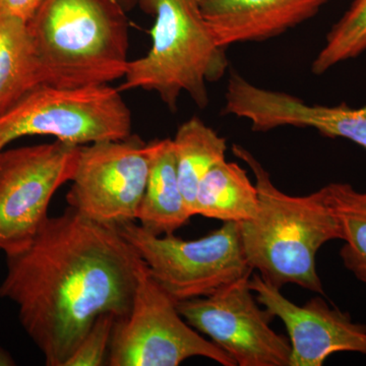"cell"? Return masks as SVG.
Returning a JSON list of instances; mask_svg holds the SVG:
<instances>
[{"instance_id": "6da1fadb", "label": "cell", "mask_w": 366, "mask_h": 366, "mask_svg": "<svg viewBox=\"0 0 366 366\" xmlns=\"http://www.w3.org/2000/svg\"><path fill=\"white\" fill-rule=\"evenodd\" d=\"M0 297L44 356L64 366L99 315L129 312L144 261L118 227L69 207L49 217L30 244L6 255Z\"/></svg>"}, {"instance_id": "7a4b0ae2", "label": "cell", "mask_w": 366, "mask_h": 366, "mask_svg": "<svg viewBox=\"0 0 366 366\" xmlns=\"http://www.w3.org/2000/svg\"><path fill=\"white\" fill-rule=\"evenodd\" d=\"M232 152L254 173L259 196L257 216L239 223L250 268L274 287L295 284L324 295L315 257L327 242L343 239L326 187L307 196H289L244 147L234 144Z\"/></svg>"}, {"instance_id": "3957f363", "label": "cell", "mask_w": 366, "mask_h": 366, "mask_svg": "<svg viewBox=\"0 0 366 366\" xmlns=\"http://www.w3.org/2000/svg\"><path fill=\"white\" fill-rule=\"evenodd\" d=\"M117 0H43L29 30L43 85H109L124 79L129 24Z\"/></svg>"}, {"instance_id": "277c9868", "label": "cell", "mask_w": 366, "mask_h": 366, "mask_svg": "<svg viewBox=\"0 0 366 366\" xmlns=\"http://www.w3.org/2000/svg\"><path fill=\"white\" fill-rule=\"evenodd\" d=\"M151 14L150 50L129 60L120 92H155L171 112L189 94L201 109L208 106V84L222 79L229 62L204 18L202 0H137Z\"/></svg>"}, {"instance_id": "5b68a950", "label": "cell", "mask_w": 366, "mask_h": 366, "mask_svg": "<svg viewBox=\"0 0 366 366\" xmlns=\"http://www.w3.org/2000/svg\"><path fill=\"white\" fill-rule=\"evenodd\" d=\"M131 109L110 85H41L0 112V152L24 137L48 136L76 146L131 136Z\"/></svg>"}, {"instance_id": "8992f818", "label": "cell", "mask_w": 366, "mask_h": 366, "mask_svg": "<svg viewBox=\"0 0 366 366\" xmlns=\"http://www.w3.org/2000/svg\"><path fill=\"white\" fill-rule=\"evenodd\" d=\"M154 279L177 302L206 297L254 271L243 250L240 225L222 227L199 239L155 235L136 224L118 226Z\"/></svg>"}, {"instance_id": "52a82bcc", "label": "cell", "mask_w": 366, "mask_h": 366, "mask_svg": "<svg viewBox=\"0 0 366 366\" xmlns=\"http://www.w3.org/2000/svg\"><path fill=\"white\" fill-rule=\"evenodd\" d=\"M192 357L236 366L225 351L184 320L177 301L152 277L144 262L131 310L115 320L107 365L178 366Z\"/></svg>"}, {"instance_id": "ba28073f", "label": "cell", "mask_w": 366, "mask_h": 366, "mask_svg": "<svg viewBox=\"0 0 366 366\" xmlns=\"http://www.w3.org/2000/svg\"><path fill=\"white\" fill-rule=\"evenodd\" d=\"M81 146L53 143L0 152V250L16 254L30 244L53 196L71 182Z\"/></svg>"}, {"instance_id": "9c48e42d", "label": "cell", "mask_w": 366, "mask_h": 366, "mask_svg": "<svg viewBox=\"0 0 366 366\" xmlns=\"http://www.w3.org/2000/svg\"><path fill=\"white\" fill-rule=\"evenodd\" d=\"M149 166L148 143L136 134L81 146L67 204L104 225L136 222Z\"/></svg>"}, {"instance_id": "30bf717a", "label": "cell", "mask_w": 366, "mask_h": 366, "mask_svg": "<svg viewBox=\"0 0 366 366\" xmlns=\"http://www.w3.org/2000/svg\"><path fill=\"white\" fill-rule=\"evenodd\" d=\"M250 277L206 297L180 301L178 310L236 365L290 366V342L272 329L274 315L252 295Z\"/></svg>"}, {"instance_id": "8fae6325", "label": "cell", "mask_w": 366, "mask_h": 366, "mask_svg": "<svg viewBox=\"0 0 366 366\" xmlns=\"http://www.w3.org/2000/svg\"><path fill=\"white\" fill-rule=\"evenodd\" d=\"M249 286L259 305L286 327L290 366H322L339 352L366 355V325L354 322L348 312L331 307L319 296L296 305L257 274L252 273Z\"/></svg>"}, {"instance_id": "7c38bea8", "label": "cell", "mask_w": 366, "mask_h": 366, "mask_svg": "<svg viewBox=\"0 0 366 366\" xmlns=\"http://www.w3.org/2000/svg\"><path fill=\"white\" fill-rule=\"evenodd\" d=\"M330 0H202L217 42L233 44L278 37L314 18Z\"/></svg>"}, {"instance_id": "4fadbf2b", "label": "cell", "mask_w": 366, "mask_h": 366, "mask_svg": "<svg viewBox=\"0 0 366 366\" xmlns=\"http://www.w3.org/2000/svg\"><path fill=\"white\" fill-rule=\"evenodd\" d=\"M148 147V180L137 221L153 234H173L192 217L178 182L173 142L170 139H154L149 142Z\"/></svg>"}, {"instance_id": "5bb4252c", "label": "cell", "mask_w": 366, "mask_h": 366, "mask_svg": "<svg viewBox=\"0 0 366 366\" xmlns=\"http://www.w3.org/2000/svg\"><path fill=\"white\" fill-rule=\"evenodd\" d=\"M262 119L269 129L310 127L325 137L349 139L366 150V106L308 105L290 94L271 91L262 101Z\"/></svg>"}, {"instance_id": "9a60e30c", "label": "cell", "mask_w": 366, "mask_h": 366, "mask_svg": "<svg viewBox=\"0 0 366 366\" xmlns=\"http://www.w3.org/2000/svg\"><path fill=\"white\" fill-rule=\"evenodd\" d=\"M257 209V187L238 164L227 162L226 159L220 161L199 183L194 216L216 219L223 223H242L254 219Z\"/></svg>"}, {"instance_id": "2e32d148", "label": "cell", "mask_w": 366, "mask_h": 366, "mask_svg": "<svg viewBox=\"0 0 366 366\" xmlns=\"http://www.w3.org/2000/svg\"><path fill=\"white\" fill-rule=\"evenodd\" d=\"M43 85L28 21L0 14V112Z\"/></svg>"}, {"instance_id": "e0dca14e", "label": "cell", "mask_w": 366, "mask_h": 366, "mask_svg": "<svg viewBox=\"0 0 366 366\" xmlns=\"http://www.w3.org/2000/svg\"><path fill=\"white\" fill-rule=\"evenodd\" d=\"M178 182L185 204L194 216L199 183L215 164L225 160L227 144L199 117H192L178 127L172 139Z\"/></svg>"}, {"instance_id": "ac0fdd59", "label": "cell", "mask_w": 366, "mask_h": 366, "mask_svg": "<svg viewBox=\"0 0 366 366\" xmlns=\"http://www.w3.org/2000/svg\"><path fill=\"white\" fill-rule=\"evenodd\" d=\"M326 189L345 242L340 250L342 262L366 284V192L344 182L330 183Z\"/></svg>"}, {"instance_id": "d6986e66", "label": "cell", "mask_w": 366, "mask_h": 366, "mask_svg": "<svg viewBox=\"0 0 366 366\" xmlns=\"http://www.w3.org/2000/svg\"><path fill=\"white\" fill-rule=\"evenodd\" d=\"M366 51V0H354L327 33L326 42L312 64L317 76Z\"/></svg>"}, {"instance_id": "ffe728a7", "label": "cell", "mask_w": 366, "mask_h": 366, "mask_svg": "<svg viewBox=\"0 0 366 366\" xmlns=\"http://www.w3.org/2000/svg\"><path fill=\"white\" fill-rule=\"evenodd\" d=\"M117 319V315L112 312L99 315L64 366L107 365L110 342Z\"/></svg>"}, {"instance_id": "44dd1931", "label": "cell", "mask_w": 366, "mask_h": 366, "mask_svg": "<svg viewBox=\"0 0 366 366\" xmlns=\"http://www.w3.org/2000/svg\"><path fill=\"white\" fill-rule=\"evenodd\" d=\"M42 1L43 0H0V14L29 21L39 9Z\"/></svg>"}, {"instance_id": "7402d4cb", "label": "cell", "mask_w": 366, "mask_h": 366, "mask_svg": "<svg viewBox=\"0 0 366 366\" xmlns=\"http://www.w3.org/2000/svg\"><path fill=\"white\" fill-rule=\"evenodd\" d=\"M16 365V362L13 355L0 346V366H14Z\"/></svg>"}, {"instance_id": "603a6c76", "label": "cell", "mask_w": 366, "mask_h": 366, "mask_svg": "<svg viewBox=\"0 0 366 366\" xmlns=\"http://www.w3.org/2000/svg\"><path fill=\"white\" fill-rule=\"evenodd\" d=\"M125 11H129L137 6V0H117Z\"/></svg>"}]
</instances>
